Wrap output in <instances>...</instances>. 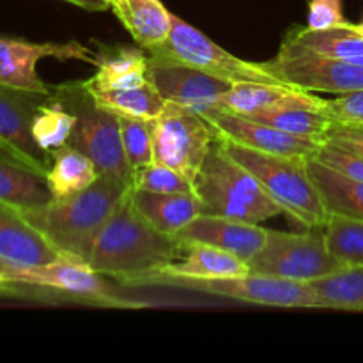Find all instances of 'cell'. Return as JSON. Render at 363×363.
I'll return each mask as SVG.
<instances>
[{"mask_svg": "<svg viewBox=\"0 0 363 363\" xmlns=\"http://www.w3.org/2000/svg\"><path fill=\"white\" fill-rule=\"evenodd\" d=\"M117 284L123 287H131V289L172 287V289L211 294V296H222L245 301V303L264 305V307L323 308L321 300L308 284L257 275V273H248L243 277H225V279H183V277L163 275L160 272H149L128 277Z\"/></svg>", "mask_w": 363, "mask_h": 363, "instance_id": "cell-6", "label": "cell"}, {"mask_svg": "<svg viewBox=\"0 0 363 363\" xmlns=\"http://www.w3.org/2000/svg\"><path fill=\"white\" fill-rule=\"evenodd\" d=\"M50 169L46 183L53 197H67L91 186L99 177L94 163L73 145L66 144L50 152Z\"/></svg>", "mask_w": 363, "mask_h": 363, "instance_id": "cell-25", "label": "cell"}, {"mask_svg": "<svg viewBox=\"0 0 363 363\" xmlns=\"http://www.w3.org/2000/svg\"><path fill=\"white\" fill-rule=\"evenodd\" d=\"M74 124H77V113L67 110L60 99L50 96L35 112L32 121V135L35 144L46 155H50L69 142Z\"/></svg>", "mask_w": 363, "mask_h": 363, "instance_id": "cell-30", "label": "cell"}, {"mask_svg": "<svg viewBox=\"0 0 363 363\" xmlns=\"http://www.w3.org/2000/svg\"><path fill=\"white\" fill-rule=\"evenodd\" d=\"M53 199L46 176L0 149V202L20 211L43 208Z\"/></svg>", "mask_w": 363, "mask_h": 363, "instance_id": "cell-22", "label": "cell"}, {"mask_svg": "<svg viewBox=\"0 0 363 363\" xmlns=\"http://www.w3.org/2000/svg\"><path fill=\"white\" fill-rule=\"evenodd\" d=\"M62 255L30 225L20 209L0 202V262L14 268L50 264Z\"/></svg>", "mask_w": 363, "mask_h": 363, "instance_id": "cell-17", "label": "cell"}, {"mask_svg": "<svg viewBox=\"0 0 363 363\" xmlns=\"http://www.w3.org/2000/svg\"><path fill=\"white\" fill-rule=\"evenodd\" d=\"M284 106H307L325 112L326 99L293 85L234 84L233 89L220 98L216 108L247 116V113L277 110Z\"/></svg>", "mask_w": 363, "mask_h": 363, "instance_id": "cell-18", "label": "cell"}, {"mask_svg": "<svg viewBox=\"0 0 363 363\" xmlns=\"http://www.w3.org/2000/svg\"><path fill=\"white\" fill-rule=\"evenodd\" d=\"M48 98L0 85V149L43 176L48 172L52 158L35 144L32 121Z\"/></svg>", "mask_w": 363, "mask_h": 363, "instance_id": "cell-15", "label": "cell"}, {"mask_svg": "<svg viewBox=\"0 0 363 363\" xmlns=\"http://www.w3.org/2000/svg\"><path fill=\"white\" fill-rule=\"evenodd\" d=\"M284 84L311 92L346 94L363 91V64L319 55L284 38L279 53L264 62Z\"/></svg>", "mask_w": 363, "mask_h": 363, "instance_id": "cell-11", "label": "cell"}, {"mask_svg": "<svg viewBox=\"0 0 363 363\" xmlns=\"http://www.w3.org/2000/svg\"><path fill=\"white\" fill-rule=\"evenodd\" d=\"M215 140V130L201 113L167 101L155 119V163L177 170L194 183Z\"/></svg>", "mask_w": 363, "mask_h": 363, "instance_id": "cell-10", "label": "cell"}, {"mask_svg": "<svg viewBox=\"0 0 363 363\" xmlns=\"http://www.w3.org/2000/svg\"><path fill=\"white\" fill-rule=\"evenodd\" d=\"M128 190L113 176L99 174L85 190L53 197L43 208L21 211V215L62 257L87 264L99 230Z\"/></svg>", "mask_w": 363, "mask_h": 363, "instance_id": "cell-2", "label": "cell"}, {"mask_svg": "<svg viewBox=\"0 0 363 363\" xmlns=\"http://www.w3.org/2000/svg\"><path fill=\"white\" fill-rule=\"evenodd\" d=\"M106 2H112V0H106Z\"/></svg>", "mask_w": 363, "mask_h": 363, "instance_id": "cell-40", "label": "cell"}, {"mask_svg": "<svg viewBox=\"0 0 363 363\" xmlns=\"http://www.w3.org/2000/svg\"><path fill=\"white\" fill-rule=\"evenodd\" d=\"M66 2L73 4V6L82 7L85 11H106L110 9V2L106 0H66Z\"/></svg>", "mask_w": 363, "mask_h": 363, "instance_id": "cell-38", "label": "cell"}, {"mask_svg": "<svg viewBox=\"0 0 363 363\" xmlns=\"http://www.w3.org/2000/svg\"><path fill=\"white\" fill-rule=\"evenodd\" d=\"M339 147L363 156V124L360 123H333L328 130L326 140Z\"/></svg>", "mask_w": 363, "mask_h": 363, "instance_id": "cell-37", "label": "cell"}, {"mask_svg": "<svg viewBox=\"0 0 363 363\" xmlns=\"http://www.w3.org/2000/svg\"><path fill=\"white\" fill-rule=\"evenodd\" d=\"M183 252L177 240L160 233L138 211L131 188L110 215L92 247L87 264L113 282L158 272Z\"/></svg>", "mask_w": 363, "mask_h": 363, "instance_id": "cell-1", "label": "cell"}, {"mask_svg": "<svg viewBox=\"0 0 363 363\" xmlns=\"http://www.w3.org/2000/svg\"><path fill=\"white\" fill-rule=\"evenodd\" d=\"M286 38L319 55L363 64V35L354 32L351 23L347 27L328 28V30L294 27L293 30L287 32Z\"/></svg>", "mask_w": 363, "mask_h": 363, "instance_id": "cell-26", "label": "cell"}, {"mask_svg": "<svg viewBox=\"0 0 363 363\" xmlns=\"http://www.w3.org/2000/svg\"><path fill=\"white\" fill-rule=\"evenodd\" d=\"M45 57L59 60H85L98 64V52L85 48L80 43H30L25 39L0 35V85L32 94L52 96L53 87L46 85L38 74V62Z\"/></svg>", "mask_w": 363, "mask_h": 363, "instance_id": "cell-12", "label": "cell"}, {"mask_svg": "<svg viewBox=\"0 0 363 363\" xmlns=\"http://www.w3.org/2000/svg\"><path fill=\"white\" fill-rule=\"evenodd\" d=\"M245 117L279 128L286 133L312 138V140L318 142L326 140L328 130L333 124V121L323 110L307 108V106H284V108L277 110H261V112L247 113Z\"/></svg>", "mask_w": 363, "mask_h": 363, "instance_id": "cell-28", "label": "cell"}, {"mask_svg": "<svg viewBox=\"0 0 363 363\" xmlns=\"http://www.w3.org/2000/svg\"><path fill=\"white\" fill-rule=\"evenodd\" d=\"M248 268L257 275L311 284L344 266L330 254L323 229H311L308 233L268 230L264 245L248 261Z\"/></svg>", "mask_w": 363, "mask_h": 363, "instance_id": "cell-9", "label": "cell"}, {"mask_svg": "<svg viewBox=\"0 0 363 363\" xmlns=\"http://www.w3.org/2000/svg\"><path fill=\"white\" fill-rule=\"evenodd\" d=\"M110 9L130 32L135 45L145 52L158 48L169 39L172 13L160 0H112Z\"/></svg>", "mask_w": 363, "mask_h": 363, "instance_id": "cell-19", "label": "cell"}, {"mask_svg": "<svg viewBox=\"0 0 363 363\" xmlns=\"http://www.w3.org/2000/svg\"><path fill=\"white\" fill-rule=\"evenodd\" d=\"M194 191L202 204V215L252 223L282 215L279 204L245 167L227 155L218 138L197 172Z\"/></svg>", "mask_w": 363, "mask_h": 363, "instance_id": "cell-4", "label": "cell"}, {"mask_svg": "<svg viewBox=\"0 0 363 363\" xmlns=\"http://www.w3.org/2000/svg\"><path fill=\"white\" fill-rule=\"evenodd\" d=\"M314 160H318L319 163H323L325 167H328L333 172L340 174V176L347 177V179L360 181L363 183V156L357 155L353 151H347V149L339 147L335 144H330V142H323L321 147L318 149L314 156Z\"/></svg>", "mask_w": 363, "mask_h": 363, "instance_id": "cell-34", "label": "cell"}, {"mask_svg": "<svg viewBox=\"0 0 363 363\" xmlns=\"http://www.w3.org/2000/svg\"><path fill=\"white\" fill-rule=\"evenodd\" d=\"M202 117L211 124L216 137L227 138L243 147L268 152V155L308 160L318 152L323 144V142L312 140V138L286 133L279 128L248 119V117L229 112V110L216 108V106L202 113Z\"/></svg>", "mask_w": 363, "mask_h": 363, "instance_id": "cell-14", "label": "cell"}, {"mask_svg": "<svg viewBox=\"0 0 363 363\" xmlns=\"http://www.w3.org/2000/svg\"><path fill=\"white\" fill-rule=\"evenodd\" d=\"M92 101L103 110L116 113L117 117L135 119H156L165 108L167 101L156 91L151 80L140 87L121 89V91H87Z\"/></svg>", "mask_w": 363, "mask_h": 363, "instance_id": "cell-27", "label": "cell"}, {"mask_svg": "<svg viewBox=\"0 0 363 363\" xmlns=\"http://www.w3.org/2000/svg\"><path fill=\"white\" fill-rule=\"evenodd\" d=\"M131 195L138 211L163 234L176 236L181 229L202 215V204L195 191L190 194H152L133 190Z\"/></svg>", "mask_w": 363, "mask_h": 363, "instance_id": "cell-21", "label": "cell"}, {"mask_svg": "<svg viewBox=\"0 0 363 363\" xmlns=\"http://www.w3.org/2000/svg\"><path fill=\"white\" fill-rule=\"evenodd\" d=\"M147 53L177 60L230 84L287 85L269 73L264 62H250L233 55L225 48L216 45L204 32L174 14L169 39Z\"/></svg>", "mask_w": 363, "mask_h": 363, "instance_id": "cell-8", "label": "cell"}, {"mask_svg": "<svg viewBox=\"0 0 363 363\" xmlns=\"http://www.w3.org/2000/svg\"><path fill=\"white\" fill-rule=\"evenodd\" d=\"M52 96L77 113V124L67 144L84 152L99 174L113 176L124 186L131 188L133 172L124 155L119 117L108 110L99 108L82 87V82L53 87Z\"/></svg>", "mask_w": 363, "mask_h": 363, "instance_id": "cell-7", "label": "cell"}, {"mask_svg": "<svg viewBox=\"0 0 363 363\" xmlns=\"http://www.w3.org/2000/svg\"><path fill=\"white\" fill-rule=\"evenodd\" d=\"M183 252H186L183 261L170 262L158 272L183 279H225L250 273L247 261L209 245L191 243L183 247Z\"/></svg>", "mask_w": 363, "mask_h": 363, "instance_id": "cell-23", "label": "cell"}, {"mask_svg": "<svg viewBox=\"0 0 363 363\" xmlns=\"http://www.w3.org/2000/svg\"><path fill=\"white\" fill-rule=\"evenodd\" d=\"M147 52L140 46H123L99 53L94 77L82 82L85 91H121L147 84Z\"/></svg>", "mask_w": 363, "mask_h": 363, "instance_id": "cell-20", "label": "cell"}, {"mask_svg": "<svg viewBox=\"0 0 363 363\" xmlns=\"http://www.w3.org/2000/svg\"><path fill=\"white\" fill-rule=\"evenodd\" d=\"M266 236H268V229L259 223L223 218V216L199 215L174 238L181 245V248L191 243L209 245V247L230 252L248 262L261 250Z\"/></svg>", "mask_w": 363, "mask_h": 363, "instance_id": "cell-16", "label": "cell"}, {"mask_svg": "<svg viewBox=\"0 0 363 363\" xmlns=\"http://www.w3.org/2000/svg\"><path fill=\"white\" fill-rule=\"evenodd\" d=\"M308 286L321 300L323 308L363 312V266H346Z\"/></svg>", "mask_w": 363, "mask_h": 363, "instance_id": "cell-29", "label": "cell"}, {"mask_svg": "<svg viewBox=\"0 0 363 363\" xmlns=\"http://www.w3.org/2000/svg\"><path fill=\"white\" fill-rule=\"evenodd\" d=\"M216 138L222 142L227 155L257 179L262 190L282 209V215L308 230L325 229L328 213L305 169L307 160L268 155L243 147L227 138Z\"/></svg>", "mask_w": 363, "mask_h": 363, "instance_id": "cell-5", "label": "cell"}, {"mask_svg": "<svg viewBox=\"0 0 363 363\" xmlns=\"http://www.w3.org/2000/svg\"><path fill=\"white\" fill-rule=\"evenodd\" d=\"M119 124L124 155H126L131 172L135 174L144 167L155 163V152H152L155 119L119 117Z\"/></svg>", "mask_w": 363, "mask_h": 363, "instance_id": "cell-32", "label": "cell"}, {"mask_svg": "<svg viewBox=\"0 0 363 363\" xmlns=\"http://www.w3.org/2000/svg\"><path fill=\"white\" fill-rule=\"evenodd\" d=\"M133 190L152 191V194H190L194 183L183 174L162 163H151L133 174Z\"/></svg>", "mask_w": 363, "mask_h": 363, "instance_id": "cell-33", "label": "cell"}, {"mask_svg": "<svg viewBox=\"0 0 363 363\" xmlns=\"http://www.w3.org/2000/svg\"><path fill=\"white\" fill-rule=\"evenodd\" d=\"M147 77L165 101L204 113L218 105L234 84L177 60L147 53Z\"/></svg>", "mask_w": 363, "mask_h": 363, "instance_id": "cell-13", "label": "cell"}, {"mask_svg": "<svg viewBox=\"0 0 363 363\" xmlns=\"http://www.w3.org/2000/svg\"><path fill=\"white\" fill-rule=\"evenodd\" d=\"M85 262L60 257L50 264L14 268L0 262V294L45 301L82 303L103 308H142L147 301L135 300L123 286L106 280Z\"/></svg>", "mask_w": 363, "mask_h": 363, "instance_id": "cell-3", "label": "cell"}, {"mask_svg": "<svg viewBox=\"0 0 363 363\" xmlns=\"http://www.w3.org/2000/svg\"><path fill=\"white\" fill-rule=\"evenodd\" d=\"M351 27H353L354 32H358V34L363 35V21H360V23H351Z\"/></svg>", "mask_w": 363, "mask_h": 363, "instance_id": "cell-39", "label": "cell"}, {"mask_svg": "<svg viewBox=\"0 0 363 363\" xmlns=\"http://www.w3.org/2000/svg\"><path fill=\"white\" fill-rule=\"evenodd\" d=\"M330 254L346 266H363V220L330 215L325 229Z\"/></svg>", "mask_w": 363, "mask_h": 363, "instance_id": "cell-31", "label": "cell"}, {"mask_svg": "<svg viewBox=\"0 0 363 363\" xmlns=\"http://www.w3.org/2000/svg\"><path fill=\"white\" fill-rule=\"evenodd\" d=\"M350 21L342 13V0H311L307 14V27L311 30L347 27Z\"/></svg>", "mask_w": 363, "mask_h": 363, "instance_id": "cell-35", "label": "cell"}, {"mask_svg": "<svg viewBox=\"0 0 363 363\" xmlns=\"http://www.w3.org/2000/svg\"><path fill=\"white\" fill-rule=\"evenodd\" d=\"M325 112L333 123L363 124V91L346 92L333 99H326Z\"/></svg>", "mask_w": 363, "mask_h": 363, "instance_id": "cell-36", "label": "cell"}, {"mask_svg": "<svg viewBox=\"0 0 363 363\" xmlns=\"http://www.w3.org/2000/svg\"><path fill=\"white\" fill-rule=\"evenodd\" d=\"M305 169L318 188L328 216L340 215L363 220V183L333 172L314 158L305 162Z\"/></svg>", "mask_w": 363, "mask_h": 363, "instance_id": "cell-24", "label": "cell"}]
</instances>
